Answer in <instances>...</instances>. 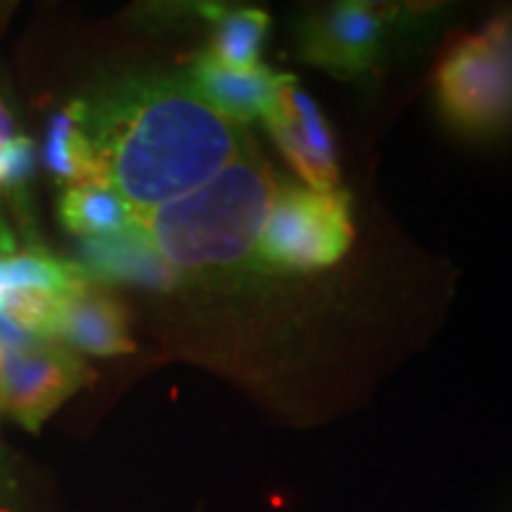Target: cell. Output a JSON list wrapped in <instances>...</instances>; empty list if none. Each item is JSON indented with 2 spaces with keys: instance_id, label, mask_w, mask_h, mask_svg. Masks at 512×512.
<instances>
[{
  "instance_id": "obj_1",
  "label": "cell",
  "mask_w": 512,
  "mask_h": 512,
  "mask_svg": "<svg viewBox=\"0 0 512 512\" xmlns=\"http://www.w3.org/2000/svg\"><path fill=\"white\" fill-rule=\"evenodd\" d=\"M81 100L105 183L136 211L188 195L252 147L183 72L124 74Z\"/></svg>"
},
{
  "instance_id": "obj_2",
  "label": "cell",
  "mask_w": 512,
  "mask_h": 512,
  "mask_svg": "<svg viewBox=\"0 0 512 512\" xmlns=\"http://www.w3.org/2000/svg\"><path fill=\"white\" fill-rule=\"evenodd\" d=\"M273 192L271 166L252 145L188 195L136 211L133 223L181 275L230 268L256 252Z\"/></svg>"
},
{
  "instance_id": "obj_3",
  "label": "cell",
  "mask_w": 512,
  "mask_h": 512,
  "mask_svg": "<svg viewBox=\"0 0 512 512\" xmlns=\"http://www.w3.org/2000/svg\"><path fill=\"white\" fill-rule=\"evenodd\" d=\"M434 93L441 117L460 136L496 140L512 131V10L446 48Z\"/></svg>"
},
{
  "instance_id": "obj_4",
  "label": "cell",
  "mask_w": 512,
  "mask_h": 512,
  "mask_svg": "<svg viewBox=\"0 0 512 512\" xmlns=\"http://www.w3.org/2000/svg\"><path fill=\"white\" fill-rule=\"evenodd\" d=\"M354 245V216L347 190H313L275 183L256 259L271 271L311 273L335 266Z\"/></svg>"
},
{
  "instance_id": "obj_5",
  "label": "cell",
  "mask_w": 512,
  "mask_h": 512,
  "mask_svg": "<svg viewBox=\"0 0 512 512\" xmlns=\"http://www.w3.org/2000/svg\"><path fill=\"white\" fill-rule=\"evenodd\" d=\"M95 380L91 368L57 339H38L17 354H0V413L38 432L50 415Z\"/></svg>"
},
{
  "instance_id": "obj_6",
  "label": "cell",
  "mask_w": 512,
  "mask_h": 512,
  "mask_svg": "<svg viewBox=\"0 0 512 512\" xmlns=\"http://www.w3.org/2000/svg\"><path fill=\"white\" fill-rule=\"evenodd\" d=\"M396 10L347 0L311 12L297 29L299 57L337 79H356L373 67Z\"/></svg>"
},
{
  "instance_id": "obj_7",
  "label": "cell",
  "mask_w": 512,
  "mask_h": 512,
  "mask_svg": "<svg viewBox=\"0 0 512 512\" xmlns=\"http://www.w3.org/2000/svg\"><path fill=\"white\" fill-rule=\"evenodd\" d=\"M261 121H264L275 147L283 152L287 164L302 178L306 188H339L335 136H332L328 121L320 114L316 100L299 86L297 76H287Z\"/></svg>"
},
{
  "instance_id": "obj_8",
  "label": "cell",
  "mask_w": 512,
  "mask_h": 512,
  "mask_svg": "<svg viewBox=\"0 0 512 512\" xmlns=\"http://www.w3.org/2000/svg\"><path fill=\"white\" fill-rule=\"evenodd\" d=\"M53 337L67 349L102 358L136 351V344L128 337L124 304L98 283H88L62 297Z\"/></svg>"
},
{
  "instance_id": "obj_9",
  "label": "cell",
  "mask_w": 512,
  "mask_h": 512,
  "mask_svg": "<svg viewBox=\"0 0 512 512\" xmlns=\"http://www.w3.org/2000/svg\"><path fill=\"white\" fill-rule=\"evenodd\" d=\"M76 264L98 285L128 283L159 292L181 285V273L166 264L136 223L117 235L81 240Z\"/></svg>"
},
{
  "instance_id": "obj_10",
  "label": "cell",
  "mask_w": 512,
  "mask_h": 512,
  "mask_svg": "<svg viewBox=\"0 0 512 512\" xmlns=\"http://www.w3.org/2000/svg\"><path fill=\"white\" fill-rule=\"evenodd\" d=\"M188 76L202 100L211 110H216L223 119L245 126L256 119H264L268 107L273 105L278 88L283 86L290 74H275L271 69L259 67L238 72V69L223 67L207 50L190 62L183 72Z\"/></svg>"
},
{
  "instance_id": "obj_11",
  "label": "cell",
  "mask_w": 512,
  "mask_h": 512,
  "mask_svg": "<svg viewBox=\"0 0 512 512\" xmlns=\"http://www.w3.org/2000/svg\"><path fill=\"white\" fill-rule=\"evenodd\" d=\"M43 164L57 183L69 188L88 183L107 185L95 147L83 128L81 98L69 102L50 119L46 145H43Z\"/></svg>"
},
{
  "instance_id": "obj_12",
  "label": "cell",
  "mask_w": 512,
  "mask_h": 512,
  "mask_svg": "<svg viewBox=\"0 0 512 512\" xmlns=\"http://www.w3.org/2000/svg\"><path fill=\"white\" fill-rule=\"evenodd\" d=\"M197 12L214 24L207 53L216 62L238 72L259 67L261 48L271 29L268 12L259 8H223V5H200Z\"/></svg>"
},
{
  "instance_id": "obj_13",
  "label": "cell",
  "mask_w": 512,
  "mask_h": 512,
  "mask_svg": "<svg viewBox=\"0 0 512 512\" xmlns=\"http://www.w3.org/2000/svg\"><path fill=\"white\" fill-rule=\"evenodd\" d=\"M57 214L69 233L81 240H91L131 228L136 209L110 185L88 183L64 190Z\"/></svg>"
},
{
  "instance_id": "obj_14",
  "label": "cell",
  "mask_w": 512,
  "mask_h": 512,
  "mask_svg": "<svg viewBox=\"0 0 512 512\" xmlns=\"http://www.w3.org/2000/svg\"><path fill=\"white\" fill-rule=\"evenodd\" d=\"M10 290H41L67 297L83 285L93 283L76 261L57 259L43 247H29L5 261Z\"/></svg>"
},
{
  "instance_id": "obj_15",
  "label": "cell",
  "mask_w": 512,
  "mask_h": 512,
  "mask_svg": "<svg viewBox=\"0 0 512 512\" xmlns=\"http://www.w3.org/2000/svg\"><path fill=\"white\" fill-rule=\"evenodd\" d=\"M62 297L41 290H10L0 302V311L8 313L15 323L29 330L31 335L55 339V320Z\"/></svg>"
},
{
  "instance_id": "obj_16",
  "label": "cell",
  "mask_w": 512,
  "mask_h": 512,
  "mask_svg": "<svg viewBox=\"0 0 512 512\" xmlns=\"http://www.w3.org/2000/svg\"><path fill=\"white\" fill-rule=\"evenodd\" d=\"M36 174V147L27 136H15L0 147V185L19 192Z\"/></svg>"
},
{
  "instance_id": "obj_17",
  "label": "cell",
  "mask_w": 512,
  "mask_h": 512,
  "mask_svg": "<svg viewBox=\"0 0 512 512\" xmlns=\"http://www.w3.org/2000/svg\"><path fill=\"white\" fill-rule=\"evenodd\" d=\"M38 339L43 337L31 335L29 330H24L22 325L15 323L8 313L0 311V354H17V351L34 347Z\"/></svg>"
},
{
  "instance_id": "obj_18",
  "label": "cell",
  "mask_w": 512,
  "mask_h": 512,
  "mask_svg": "<svg viewBox=\"0 0 512 512\" xmlns=\"http://www.w3.org/2000/svg\"><path fill=\"white\" fill-rule=\"evenodd\" d=\"M17 136V119L10 100L0 91V147Z\"/></svg>"
},
{
  "instance_id": "obj_19",
  "label": "cell",
  "mask_w": 512,
  "mask_h": 512,
  "mask_svg": "<svg viewBox=\"0 0 512 512\" xmlns=\"http://www.w3.org/2000/svg\"><path fill=\"white\" fill-rule=\"evenodd\" d=\"M8 292H10V283H8V273H5V259H0V302H3V297Z\"/></svg>"
}]
</instances>
